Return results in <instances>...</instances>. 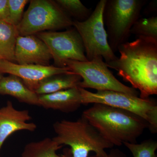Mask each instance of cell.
<instances>
[{"instance_id": "1", "label": "cell", "mask_w": 157, "mask_h": 157, "mask_svg": "<svg viewBox=\"0 0 157 157\" xmlns=\"http://www.w3.org/2000/svg\"><path fill=\"white\" fill-rule=\"evenodd\" d=\"M117 51L120 56L106 63L108 67L139 90L140 98L157 94V41L137 38L121 45Z\"/></svg>"}, {"instance_id": "2", "label": "cell", "mask_w": 157, "mask_h": 157, "mask_svg": "<svg viewBox=\"0 0 157 157\" xmlns=\"http://www.w3.org/2000/svg\"><path fill=\"white\" fill-rule=\"evenodd\" d=\"M82 116L114 146L125 142L137 143V138L148 128L146 121L138 116L105 104H94Z\"/></svg>"}, {"instance_id": "3", "label": "cell", "mask_w": 157, "mask_h": 157, "mask_svg": "<svg viewBox=\"0 0 157 157\" xmlns=\"http://www.w3.org/2000/svg\"><path fill=\"white\" fill-rule=\"evenodd\" d=\"M53 128L56 136L52 139L61 146L70 147L73 157H88L91 151L106 155V149L114 147L82 116L76 121H57Z\"/></svg>"}, {"instance_id": "4", "label": "cell", "mask_w": 157, "mask_h": 157, "mask_svg": "<svg viewBox=\"0 0 157 157\" xmlns=\"http://www.w3.org/2000/svg\"><path fill=\"white\" fill-rule=\"evenodd\" d=\"M145 3L143 0H107L103 17L108 43L114 53L128 42L131 29Z\"/></svg>"}, {"instance_id": "5", "label": "cell", "mask_w": 157, "mask_h": 157, "mask_svg": "<svg viewBox=\"0 0 157 157\" xmlns=\"http://www.w3.org/2000/svg\"><path fill=\"white\" fill-rule=\"evenodd\" d=\"M17 26L19 36L36 35L46 30L69 29L73 21L55 1L32 0Z\"/></svg>"}, {"instance_id": "6", "label": "cell", "mask_w": 157, "mask_h": 157, "mask_svg": "<svg viewBox=\"0 0 157 157\" xmlns=\"http://www.w3.org/2000/svg\"><path fill=\"white\" fill-rule=\"evenodd\" d=\"M82 104H101L127 110L144 120L152 133L157 132V104L153 99H142L114 91L91 92L79 87Z\"/></svg>"}, {"instance_id": "7", "label": "cell", "mask_w": 157, "mask_h": 157, "mask_svg": "<svg viewBox=\"0 0 157 157\" xmlns=\"http://www.w3.org/2000/svg\"><path fill=\"white\" fill-rule=\"evenodd\" d=\"M106 2L107 0L99 1L86 20L73 21V26L81 37L88 61L101 56L107 63L115 60L117 58L109 46L104 25L103 14Z\"/></svg>"}, {"instance_id": "8", "label": "cell", "mask_w": 157, "mask_h": 157, "mask_svg": "<svg viewBox=\"0 0 157 157\" xmlns=\"http://www.w3.org/2000/svg\"><path fill=\"white\" fill-rule=\"evenodd\" d=\"M66 65L71 72L81 77L78 87L94 89L97 91H114L138 96L137 90L124 84L116 78L102 57H97L90 61L68 60Z\"/></svg>"}, {"instance_id": "9", "label": "cell", "mask_w": 157, "mask_h": 157, "mask_svg": "<svg viewBox=\"0 0 157 157\" xmlns=\"http://www.w3.org/2000/svg\"><path fill=\"white\" fill-rule=\"evenodd\" d=\"M36 36L48 46L55 67L67 68L68 60L88 61L82 40L74 28L64 32H42Z\"/></svg>"}, {"instance_id": "10", "label": "cell", "mask_w": 157, "mask_h": 157, "mask_svg": "<svg viewBox=\"0 0 157 157\" xmlns=\"http://www.w3.org/2000/svg\"><path fill=\"white\" fill-rule=\"evenodd\" d=\"M68 68H59L53 66L39 65H19L0 60V73H8L19 77L32 90L46 78L59 74L72 73Z\"/></svg>"}, {"instance_id": "11", "label": "cell", "mask_w": 157, "mask_h": 157, "mask_svg": "<svg viewBox=\"0 0 157 157\" xmlns=\"http://www.w3.org/2000/svg\"><path fill=\"white\" fill-rule=\"evenodd\" d=\"M14 57L16 63L22 65L49 66L52 59L48 46L35 35L18 36Z\"/></svg>"}, {"instance_id": "12", "label": "cell", "mask_w": 157, "mask_h": 157, "mask_svg": "<svg viewBox=\"0 0 157 157\" xmlns=\"http://www.w3.org/2000/svg\"><path fill=\"white\" fill-rule=\"evenodd\" d=\"M32 119L28 110L16 109L10 101L0 108V152L6 139L13 133L21 131H36L37 125L28 122Z\"/></svg>"}, {"instance_id": "13", "label": "cell", "mask_w": 157, "mask_h": 157, "mask_svg": "<svg viewBox=\"0 0 157 157\" xmlns=\"http://www.w3.org/2000/svg\"><path fill=\"white\" fill-rule=\"evenodd\" d=\"M39 106L45 109L66 113L76 111L82 104L78 86L39 95Z\"/></svg>"}, {"instance_id": "14", "label": "cell", "mask_w": 157, "mask_h": 157, "mask_svg": "<svg viewBox=\"0 0 157 157\" xmlns=\"http://www.w3.org/2000/svg\"><path fill=\"white\" fill-rule=\"evenodd\" d=\"M0 94L11 96L21 103L39 106V95L14 75L3 76L0 80Z\"/></svg>"}, {"instance_id": "15", "label": "cell", "mask_w": 157, "mask_h": 157, "mask_svg": "<svg viewBox=\"0 0 157 157\" xmlns=\"http://www.w3.org/2000/svg\"><path fill=\"white\" fill-rule=\"evenodd\" d=\"M81 80L80 76L73 72L55 75L40 82L34 92L38 95L52 94L77 87Z\"/></svg>"}, {"instance_id": "16", "label": "cell", "mask_w": 157, "mask_h": 157, "mask_svg": "<svg viewBox=\"0 0 157 157\" xmlns=\"http://www.w3.org/2000/svg\"><path fill=\"white\" fill-rule=\"evenodd\" d=\"M62 147L52 138L46 137L27 144L21 157H73L70 148L65 149L61 155L58 154L57 152Z\"/></svg>"}, {"instance_id": "17", "label": "cell", "mask_w": 157, "mask_h": 157, "mask_svg": "<svg viewBox=\"0 0 157 157\" xmlns=\"http://www.w3.org/2000/svg\"><path fill=\"white\" fill-rule=\"evenodd\" d=\"M18 36L17 27L0 20V60L16 63L14 54Z\"/></svg>"}, {"instance_id": "18", "label": "cell", "mask_w": 157, "mask_h": 157, "mask_svg": "<svg viewBox=\"0 0 157 157\" xmlns=\"http://www.w3.org/2000/svg\"><path fill=\"white\" fill-rule=\"evenodd\" d=\"M130 33L137 38L157 41V16L139 18L133 25Z\"/></svg>"}, {"instance_id": "19", "label": "cell", "mask_w": 157, "mask_h": 157, "mask_svg": "<svg viewBox=\"0 0 157 157\" xmlns=\"http://www.w3.org/2000/svg\"><path fill=\"white\" fill-rule=\"evenodd\" d=\"M55 2L71 18H76V21L86 20L93 12L91 9L86 8L79 0H57Z\"/></svg>"}, {"instance_id": "20", "label": "cell", "mask_w": 157, "mask_h": 157, "mask_svg": "<svg viewBox=\"0 0 157 157\" xmlns=\"http://www.w3.org/2000/svg\"><path fill=\"white\" fill-rule=\"evenodd\" d=\"M123 144L128 149L133 157H157V142L153 139L144 140L140 144L125 142Z\"/></svg>"}, {"instance_id": "21", "label": "cell", "mask_w": 157, "mask_h": 157, "mask_svg": "<svg viewBox=\"0 0 157 157\" xmlns=\"http://www.w3.org/2000/svg\"><path fill=\"white\" fill-rule=\"evenodd\" d=\"M29 2L28 0H8L9 16L8 23L17 26L22 20L25 7Z\"/></svg>"}, {"instance_id": "22", "label": "cell", "mask_w": 157, "mask_h": 157, "mask_svg": "<svg viewBox=\"0 0 157 157\" xmlns=\"http://www.w3.org/2000/svg\"><path fill=\"white\" fill-rule=\"evenodd\" d=\"M9 16L8 0H0V20L8 22Z\"/></svg>"}, {"instance_id": "23", "label": "cell", "mask_w": 157, "mask_h": 157, "mask_svg": "<svg viewBox=\"0 0 157 157\" xmlns=\"http://www.w3.org/2000/svg\"><path fill=\"white\" fill-rule=\"evenodd\" d=\"M88 157H128L123 151L118 148H111L109 153L104 155H95Z\"/></svg>"}, {"instance_id": "24", "label": "cell", "mask_w": 157, "mask_h": 157, "mask_svg": "<svg viewBox=\"0 0 157 157\" xmlns=\"http://www.w3.org/2000/svg\"><path fill=\"white\" fill-rule=\"evenodd\" d=\"M3 76H3L2 74L0 73V80H1V79L3 78Z\"/></svg>"}]
</instances>
